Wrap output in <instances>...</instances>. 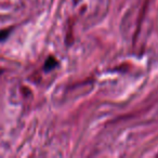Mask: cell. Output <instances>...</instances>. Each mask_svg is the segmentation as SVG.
I'll list each match as a JSON object with an SVG mask.
<instances>
[{"label":"cell","mask_w":158,"mask_h":158,"mask_svg":"<svg viewBox=\"0 0 158 158\" xmlns=\"http://www.w3.org/2000/svg\"><path fill=\"white\" fill-rule=\"evenodd\" d=\"M57 66H59V62H57V60L55 59L54 56H49L48 59L46 60V62H44V70L47 73L51 72V70H53L54 68H56Z\"/></svg>","instance_id":"obj_1"},{"label":"cell","mask_w":158,"mask_h":158,"mask_svg":"<svg viewBox=\"0 0 158 158\" xmlns=\"http://www.w3.org/2000/svg\"><path fill=\"white\" fill-rule=\"evenodd\" d=\"M10 34H11V29H2V31H0V42L5 41L9 37Z\"/></svg>","instance_id":"obj_2"}]
</instances>
